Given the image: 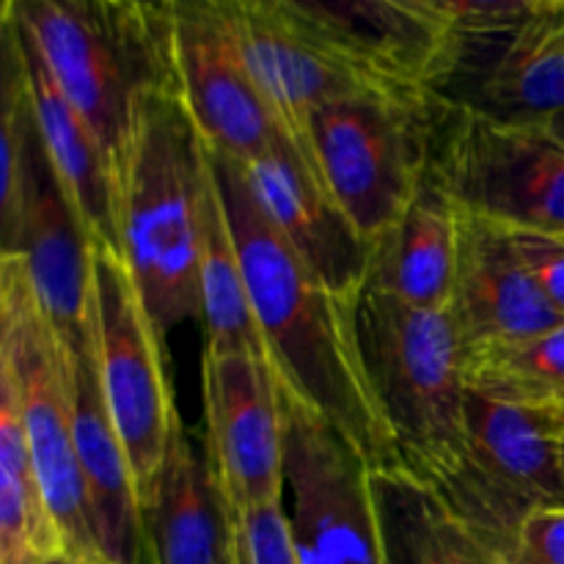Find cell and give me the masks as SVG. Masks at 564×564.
I'll use <instances>...</instances> for the list:
<instances>
[{
    "label": "cell",
    "instance_id": "obj_25",
    "mask_svg": "<svg viewBox=\"0 0 564 564\" xmlns=\"http://www.w3.org/2000/svg\"><path fill=\"white\" fill-rule=\"evenodd\" d=\"M466 383L490 400L564 411V325L466 350Z\"/></svg>",
    "mask_w": 564,
    "mask_h": 564
},
{
    "label": "cell",
    "instance_id": "obj_12",
    "mask_svg": "<svg viewBox=\"0 0 564 564\" xmlns=\"http://www.w3.org/2000/svg\"><path fill=\"white\" fill-rule=\"evenodd\" d=\"M202 386L204 449L231 518L286 501L284 419L273 364L248 352L204 350Z\"/></svg>",
    "mask_w": 564,
    "mask_h": 564
},
{
    "label": "cell",
    "instance_id": "obj_26",
    "mask_svg": "<svg viewBox=\"0 0 564 564\" xmlns=\"http://www.w3.org/2000/svg\"><path fill=\"white\" fill-rule=\"evenodd\" d=\"M235 551V564H301L284 501L237 518Z\"/></svg>",
    "mask_w": 564,
    "mask_h": 564
},
{
    "label": "cell",
    "instance_id": "obj_15",
    "mask_svg": "<svg viewBox=\"0 0 564 564\" xmlns=\"http://www.w3.org/2000/svg\"><path fill=\"white\" fill-rule=\"evenodd\" d=\"M259 94L286 141L312 165V119L323 105L364 97L361 86L306 36L284 0H226ZM323 182V180H319Z\"/></svg>",
    "mask_w": 564,
    "mask_h": 564
},
{
    "label": "cell",
    "instance_id": "obj_29",
    "mask_svg": "<svg viewBox=\"0 0 564 564\" xmlns=\"http://www.w3.org/2000/svg\"><path fill=\"white\" fill-rule=\"evenodd\" d=\"M545 121H549V127H551V130H554L556 135H560L562 141H564V110H562V113H554V116H549V119H545Z\"/></svg>",
    "mask_w": 564,
    "mask_h": 564
},
{
    "label": "cell",
    "instance_id": "obj_28",
    "mask_svg": "<svg viewBox=\"0 0 564 564\" xmlns=\"http://www.w3.org/2000/svg\"><path fill=\"white\" fill-rule=\"evenodd\" d=\"M512 564H564V507H543L523 521L510 549Z\"/></svg>",
    "mask_w": 564,
    "mask_h": 564
},
{
    "label": "cell",
    "instance_id": "obj_2",
    "mask_svg": "<svg viewBox=\"0 0 564 564\" xmlns=\"http://www.w3.org/2000/svg\"><path fill=\"white\" fill-rule=\"evenodd\" d=\"M3 9L99 138L121 204L149 105L180 94L174 3L9 0Z\"/></svg>",
    "mask_w": 564,
    "mask_h": 564
},
{
    "label": "cell",
    "instance_id": "obj_31",
    "mask_svg": "<svg viewBox=\"0 0 564 564\" xmlns=\"http://www.w3.org/2000/svg\"><path fill=\"white\" fill-rule=\"evenodd\" d=\"M562 468H564V430H562Z\"/></svg>",
    "mask_w": 564,
    "mask_h": 564
},
{
    "label": "cell",
    "instance_id": "obj_20",
    "mask_svg": "<svg viewBox=\"0 0 564 564\" xmlns=\"http://www.w3.org/2000/svg\"><path fill=\"white\" fill-rule=\"evenodd\" d=\"M460 259V209L427 180L416 202L372 246L367 290L427 312L452 306Z\"/></svg>",
    "mask_w": 564,
    "mask_h": 564
},
{
    "label": "cell",
    "instance_id": "obj_6",
    "mask_svg": "<svg viewBox=\"0 0 564 564\" xmlns=\"http://www.w3.org/2000/svg\"><path fill=\"white\" fill-rule=\"evenodd\" d=\"M0 380L14 391L33 466L66 551L83 564H99L77 466L64 347L17 257L0 259Z\"/></svg>",
    "mask_w": 564,
    "mask_h": 564
},
{
    "label": "cell",
    "instance_id": "obj_19",
    "mask_svg": "<svg viewBox=\"0 0 564 564\" xmlns=\"http://www.w3.org/2000/svg\"><path fill=\"white\" fill-rule=\"evenodd\" d=\"M152 564H235V518L207 449L176 424L160 471L141 496Z\"/></svg>",
    "mask_w": 564,
    "mask_h": 564
},
{
    "label": "cell",
    "instance_id": "obj_21",
    "mask_svg": "<svg viewBox=\"0 0 564 564\" xmlns=\"http://www.w3.org/2000/svg\"><path fill=\"white\" fill-rule=\"evenodd\" d=\"M482 108L518 119L564 110V0H529L482 77Z\"/></svg>",
    "mask_w": 564,
    "mask_h": 564
},
{
    "label": "cell",
    "instance_id": "obj_16",
    "mask_svg": "<svg viewBox=\"0 0 564 564\" xmlns=\"http://www.w3.org/2000/svg\"><path fill=\"white\" fill-rule=\"evenodd\" d=\"M64 358L77 466L86 488L99 564H152L143 534L135 474L105 405L94 341L80 350H64Z\"/></svg>",
    "mask_w": 564,
    "mask_h": 564
},
{
    "label": "cell",
    "instance_id": "obj_30",
    "mask_svg": "<svg viewBox=\"0 0 564 564\" xmlns=\"http://www.w3.org/2000/svg\"><path fill=\"white\" fill-rule=\"evenodd\" d=\"M44 564H83V562L75 560V556H72V554H61V556H55V560H50V562H44Z\"/></svg>",
    "mask_w": 564,
    "mask_h": 564
},
{
    "label": "cell",
    "instance_id": "obj_8",
    "mask_svg": "<svg viewBox=\"0 0 564 564\" xmlns=\"http://www.w3.org/2000/svg\"><path fill=\"white\" fill-rule=\"evenodd\" d=\"M279 380V375H275ZM286 516L301 564H394L372 466L279 380Z\"/></svg>",
    "mask_w": 564,
    "mask_h": 564
},
{
    "label": "cell",
    "instance_id": "obj_9",
    "mask_svg": "<svg viewBox=\"0 0 564 564\" xmlns=\"http://www.w3.org/2000/svg\"><path fill=\"white\" fill-rule=\"evenodd\" d=\"M564 411L466 397V460L449 488L452 510L510 554L523 521L564 507Z\"/></svg>",
    "mask_w": 564,
    "mask_h": 564
},
{
    "label": "cell",
    "instance_id": "obj_27",
    "mask_svg": "<svg viewBox=\"0 0 564 564\" xmlns=\"http://www.w3.org/2000/svg\"><path fill=\"white\" fill-rule=\"evenodd\" d=\"M516 251L521 257L523 268L534 279L538 290L543 292L545 301L564 317V240L556 235H543V231L510 229Z\"/></svg>",
    "mask_w": 564,
    "mask_h": 564
},
{
    "label": "cell",
    "instance_id": "obj_23",
    "mask_svg": "<svg viewBox=\"0 0 564 564\" xmlns=\"http://www.w3.org/2000/svg\"><path fill=\"white\" fill-rule=\"evenodd\" d=\"M198 290H202V323L209 352H248L268 358L259 323L253 317L246 273L231 237L224 198L215 182L207 152V176L202 191V237H198ZM270 361V358H268Z\"/></svg>",
    "mask_w": 564,
    "mask_h": 564
},
{
    "label": "cell",
    "instance_id": "obj_7",
    "mask_svg": "<svg viewBox=\"0 0 564 564\" xmlns=\"http://www.w3.org/2000/svg\"><path fill=\"white\" fill-rule=\"evenodd\" d=\"M430 180L460 213L505 229L564 237V141L545 119L455 102Z\"/></svg>",
    "mask_w": 564,
    "mask_h": 564
},
{
    "label": "cell",
    "instance_id": "obj_17",
    "mask_svg": "<svg viewBox=\"0 0 564 564\" xmlns=\"http://www.w3.org/2000/svg\"><path fill=\"white\" fill-rule=\"evenodd\" d=\"M3 22L14 36L33 124H36L39 141H42L55 180L75 207L91 248H102L121 257L119 187H116L102 143L94 135L80 110L61 91L31 39L20 31L6 9Z\"/></svg>",
    "mask_w": 564,
    "mask_h": 564
},
{
    "label": "cell",
    "instance_id": "obj_11",
    "mask_svg": "<svg viewBox=\"0 0 564 564\" xmlns=\"http://www.w3.org/2000/svg\"><path fill=\"white\" fill-rule=\"evenodd\" d=\"M174 47L180 97L209 152L246 165L284 138L253 83L226 0H176Z\"/></svg>",
    "mask_w": 564,
    "mask_h": 564
},
{
    "label": "cell",
    "instance_id": "obj_14",
    "mask_svg": "<svg viewBox=\"0 0 564 564\" xmlns=\"http://www.w3.org/2000/svg\"><path fill=\"white\" fill-rule=\"evenodd\" d=\"M240 169L257 207L308 273L334 295L361 301L372 268V242L364 240L295 147L281 138L270 152Z\"/></svg>",
    "mask_w": 564,
    "mask_h": 564
},
{
    "label": "cell",
    "instance_id": "obj_3",
    "mask_svg": "<svg viewBox=\"0 0 564 564\" xmlns=\"http://www.w3.org/2000/svg\"><path fill=\"white\" fill-rule=\"evenodd\" d=\"M207 147L180 94L149 105L121 196V257L160 336L202 319L198 237Z\"/></svg>",
    "mask_w": 564,
    "mask_h": 564
},
{
    "label": "cell",
    "instance_id": "obj_22",
    "mask_svg": "<svg viewBox=\"0 0 564 564\" xmlns=\"http://www.w3.org/2000/svg\"><path fill=\"white\" fill-rule=\"evenodd\" d=\"M394 564H512L430 482L408 471L375 474Z\"/></svg>",
    "mask_w": 564,
    "mask_h": 564
},
{
    "label": "cell",
    "instance_id": "obj_4",
    "mask_svg": "<svg viewBox=\"0 0 564 564\" xmlns=\"http://www.w3.org/2000/svg\"><path fill=\"white\" fill-rule=\"evenodd\" d=\"M364 358L400 446L402 471L435 490L466 460V347L449 308L427 312L364 290Z\"/></svg>",
    "mask_w": 564,
    "mask_h": 564
},
{
    "label": "cell",
    "instance_id": "obj_5",
    "mask_svg": "<svg viewBox=\"0 0 564 564\" xmlns=\"http://www.w3.org/2000/svg\"><path fill=\"white\" fill-rule=\"evenodd\" d=\"M452 105L444 97L364 94L336 99L314 113L317 176L372 246L427 185Z\"/></svg>",
    "mask_w": 564,
    "mask_h": 564
},
{
    "label": "cell",
    "instance_id": "obj_1",
    "mask_svg": "<svg viewBox=\"0 0 564 564\" xmlns=\"http://www.w3.org/2000/svg\"><path fill=\"white\" fill-rule=\"evenodd\" d=\"M209 160L240 253L253 317L279 380L314 408L375 474L402 471L400 446L364 358L361 301L334 295L308 273L257 207L240 163L213 152Z\"/></svg>",
    "mask_w": 564,
    "mask_h": 564
},
{
    "label": "cell",
    "instance_id": "obj_18",
    "mask_svg": "<svg viewBox=\"0 0 564 564\" xmlns=\"http://www.w3.org/2000/svg\"><path fill=\"white\" fill-rule=\"evenodd\" d=\"M449 312L466 350L564 325L523 268L510 229L466 213H460V259Z\"/></svg>",
    "mask_w": 564,
    "mask_h": 564
},
{
    "label": "cell",
    "instance_id": "obj_32",
    "mask_svg": "<svg viewBox=\"0 0 564 564\" xmlns=\"http://www.w3.org/2000/svg\"><path fill=\"white\" fill-rule=\"evenodd\" d=\"M562 240H564V237H562Z\"/></svg>",
    "mask_w": 564,
    "mask_h": 564
},
{
    "label": "cell",
    "instance_id": "obj_24",
    "mask_svg": "<svg viewBox=\"0 0 564 564\" xmlns=\"http://www.w3.org/2000/svg\"><path fill=\"white\" fill-rule=\"evenodd\" d=\"M66 551L44 499L14 391L0 380V564H44Z\"/></svg>",
    "mask_w": 564,
    "mask_h": 564
},
{
    "label": "cell",
    "instance_id": "obj_10",
    "mask_svg": "<svg viewBox=\"0 0 564 564\" xmlns=\"http://www.w3.org/2000/svg\"><path fill=\"white\" fill-rule=\"evenodd\" d=\"M91 259L99 386L130 457L138 496H143L182 422L165 372V339L143 306L124 257L94 248Z\"/></svg>",
    "mask_w": 564,
    "mask_h": 564
},
{
    "label": "cell",
    "instance_id": "obj_13",
    "mask_svg": "<svg viewBox=\"0 0 564 564\" xmlns=\"http://www.w3.org/2000/svg\"><path fill=\"white\" fill-rule=\"evenodd\" d=\"M91 240L55 180L33 124L20 215L3 235V257H17L33 297L64 350L94 341Z\"/></svg>",
    "mask_w": 564,
    "mask_h": 564
}]
</instances>
